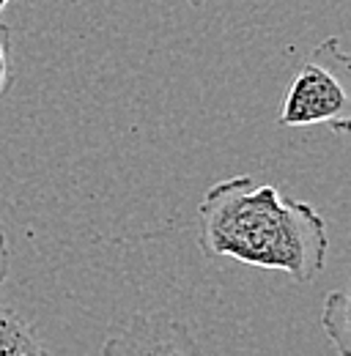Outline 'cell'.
Masks as SVG:
<instances>
[{
    "mask_svg": "<svg viewBox=\"0 0 351 356\" xmlns=\"http://www.w3.org/2000/svg\"><path fill=\"white\" fill-rule=\"evenodd\" d=\"M321 326L324 334L329 337L332 348L338 356H349V293L346 291H332L324 302L321 312Z\"/></svg>",
    "mask_w": 351,
    "mask_h": 356,
    "instance_id": "cell-5",
    "label": "cell"
},
{
    "mask_svg": "<svg viewBox=\"0 0 351 356\" xmlns=\"http://www.w3.org/2000/svg\"><path fill=\"white\" fill-rule=\"evenodd\" d=\"M277 127H327L341 140L351 129V58L341 36H329L310 49L283 90Z\"/></svg>",
    "mask_w": 351,
    "mask_h": 356,
    "instance_id": "cell-2",
    "label": "cell"
},
{
    "mask_svg": "<svg viewBox=\"0 0 351 356\" xmlns=\"http://www.w3.org/2000/svg\"><path fill=\"white\" fill-rule=\"evenodd\" d=\"M187 3H192V6H203V3H209V0H187Z\"/></svg>",
    "mask_w": 351,
    "mask_h": 356,
    "instance_id": "cell-9",
    "label": "cell"
},
{
    "mask_svg": "<svg viewBox=\"0 0 351 356\" xmlns=\"http://www.w3.org/2000/svg\"><path fill=\"white\" fill-rule=\"evenodd\" d=\"M99 356H201V348L181 318L134 312L110 326Z\"/></svg>",
    "mask_w": 351,
    "mask_h": 356,
    "instance_id": "cell-3",
    "label": "cell"
},
{
    "mask_svg": "<svg viewBox=\"0 0 351 356\" xmlns=\"http://www.w3.org/2000/svg\"><path fill=\"white\" fill-rule=\"evenodd\" d=\"M8 3H11V0H0V14L6 11V6H8Z\"/></svg>",
    "mask_w": 351,
    "mask_h": 356,
    "instance_id": "cell-8",
    "label": "cell"
},
{
    "mask_svg": "<svg viewBox=\"0 0 351 356\" xmlns=\"http://www.w3.org/2000/svg\"><path fill=\"white\" fill-rule=\"evenodd\" d=\"M8 264H11V252H8V241H6V230H3V222H0V288L8 277Z\"/></svg>",
    "mask_w": 351,
    "mask_h": 356,
    "instance_id": "cell-7",
    "label": "cell"
},
{
    "mask_svg": "<svg viewBox=\"0 0 351 356\" xmlns=\"http://www.w3.org/2000/svg\"><path fill=\"white\" fill-rule=\"evenodd\" d=\"M14 86V58H11V31L0 19V99Z\"/></svg>",
    "mask_w": 351,
    "mask_h": 356,
    "instance_id": "cell-6",
    "label": "cell"
},
{
    "mask_svg": "<svg viewBox=\"0 0 351 356\" xmlns=\"http://www.w3.org/2000/svg\"><path fill=\"white\" fill-rule=\"evenodd\" d=\"M0 356H49V351L22 315L0 307Z\"/></svg>",
    "mask_w": 351,
    "mask_h": 356,
    "instance_id": "cell-4",
    "label": "cell"
},
{
    "mask_svg": "<svg viewBox=\"0 0 351 356\" xmlns=\"http://www.w3.org/2000/svg\"><path fill=\"white\" fill-rule=\"evenodd\" d=\"M198 244L206 258L283 271L307 285L324 271L329 227L310 203L283 197L274 184L233 176L201 197Z\"/></svg>",
    "mask_w": 351,
    "mask_h": 356,
    "instance_id": "cell-1",
    "label": "cell"
}]
</instances>
